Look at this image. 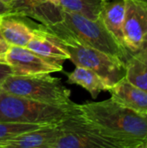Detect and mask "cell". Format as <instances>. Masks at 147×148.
<instances>
[{
	"label": "cell",
	"instance_id": "cell-1",
	"mask_svg": "<svg viewBox=\"0 0 147 148\" xmlns=\"http://www.w3.org/2000/svg\"><path fill=\"white\" fill-rule=\"evenodd\" d=\"M81 116L113 148H143L147 141V117L140 116L112 98L80 104Z\"/></svg>",
	"mask_w": 147,
	"mask_h": 148
},
{
	"label": "cell",
	"instance_id": "cell-2",
	"mask_svg": "<svg viewBox=\"0 0 147 148\" xmlns=\"http://www.w3.org/2000/svg\"><path fill=\"white\" fill-rule=\"evenodd\" d=\"M42 26L58 39H72L82 45L118 56L125 62L130 56L107 30L101 16L91 20L78 13L62 10V20L60 23Z\"/></svg>",
	"mask_w": 147,
	"mask_h": 148
},
{
	"label": "cell",
	"instance_id": "cell-3",
	"mask_svg": "<svg viewBox=\"0 0 147 148\" xmlns=\"http://www.w3.org/2000/svg\"><path fill=\"white\" fill-rule=\"evenodd\" d=\"M80 113V104L75 102L50 104L13 95L0 89V121L58 125Z\"/></svg>",
	"mask_w": 147,
	"mask_h": 148
},
{
	"label": "cell",
	"instance_id": "cell-4",
	"mask_svg": "<svg viewBox=\"0 0 147 148\" xmlns=\"http://www.w3.org/2000/svg\"><path fill=\"white\" fill-rule=\"evenodd\" d=\"M0 89L13 95L25 97L42 102L65 105L72 103L71 91L66 88L60 78L49 74L33 75H10Z\"/></svg>",
	"mask_w": 147,
	"mask_h": 148
},
{
	"label": "cell",
	"instance_id": "cell-5",
	"mask_svg": "<svg viewBox=\"0 0 147 148\" xmlns=\"http://www.w3.org/2000/svg\"><path fill=\"white\" fill-rule=\"evenodd\" d=\"M59 40L68 52L69 60L76 66L94 70L112 86L125 77L126 62L121 58L82 45L69 38Z\"/></svg>",
	"mask_w": 147,
	"mask_h": 148
},
{
	"label": "cell",
	"instance_id": "cell-6",
	"mask_svg": "<svg viewBox=\"0 0 147 148\" xmlns=\"http://www.w3.org/2000/svg\"><path fill=\"white\" fill-rule=\"evenodd\" d=\"M4 59L11 66L16 75L51 74L62 70L59 62L42 57L26 47L10 46Z\"/></svg>",
	"mask_w": 147,
	"mask_h": 148
},
{
	"label": "cell",
	"instance_id": "cell-7",
	"mask_svg": "<svg viewBox=\"0 0 147 148\" xmlns=\"http://www.w3.org/2000/svg\"><path fill=\"white\" fill-rule=\"evenodd\" d=\"M123 34L127 52L130 55L137 52L147 34V3L138 0H125Z\"/></svg>",
	"mask_w": 147,
	"mask_h": 148
},
{
	"label": "cell",
	"instance_id": "cell-8",
	"mask_svg": "<svg viewBox=\"0 0 147 148\" xmlns=\"http://www.w3.org/2000/svg\"><path fill=\"white\" fill-rule=\"evenodd\" d=\"M10 13L34 18L44 26L55 24L62 20L61 6L45 0H15Z\"/></svg>",
	"mask_w": 147,
	"mask_h": 148
},
{
	"label": "cell",
	"instance_id": "cell-9",
	"mask_svg": "<svg viewBox=\"0 0 147 148\" xmlns=\"http://www.w3.org/2000/svg\"><path fill=\"white\" fill-rule=\"evenodd\" d=\"M111 98L117 103L140 116L147 117V92L133 85L125 77L108 90Z\"/></svg>",
	"mask_w": 147,
	"mask_h": 148
},
{
	"label": "cell",
	"instance_id": "cell-10",
	"mask_svg": "<svg viewBox=\"0 0 147 148\" xmlns=\"http://www.w3.org/2000/svg\"><path fill=\"white\" fill-rule=\"evenodd\" d=\"M62 134L61 123L44 126L1 143L0 148H49Z\"/></svg>",
	"mask_w": 147,
	"mask_h": 148
},
{
	"label": "cell",
	"instance_id": "cell-11",
	"mask_svg": "<svg viewBox=\"0 0 147 148\" xmlns=\"http://www.w3.org/2000/svg\"><path fill=\"white\" fill-rule=\"evenodd\" d=\"M36 28L31 27L23 16L12 13L0 16V32L10 46L27 47L29 42L35 36Z\"/></svg>",
	"mask_w": 147,
	"mask_h": 148
},
{
	"label": "cell",
	"instance_id": "cell-12",
	"mask_svg": "<svg viewBox=\"0 0 147 148\" xmlns=\"http://www.w3.org/2000/svg\"><path fill=\"white\" fill-rule=\"evenodd\" d=\"M26 48L42 57L57 62L69 60L70 57L60 40L46 30L42 24L37 25L36 35L29 42Z\"/></svg>",
	"mask_w": 147,
	"mask_h": 148
},
{
	"label": "cell",
	"instance_id": "cell-13",
	"mask_svg": "<svg viewBox=\"0 0 147 148\" xmlns=\"http://www.w3.org/2000/svg\"><path fill=\"white\" fill-rule=\"evenodd\" d=\"M101 18L107 30L120 45L126 49L123 34L125 0H107L101 13Z\"/></svg>",
	"mask_w": 147,
	"mask_h": 148
},
{
	"label": "cell",
	"instance_id": "cell-14",
	"mask_svg": "<svg viewBox=\"0 0 147 148\" xmlns=\"http://www.w3.org/2000/svg\"><path fill=\"white\" fill-rule=\"evenodd\" d=\"M66 75L68 83L80 85L88 90L94 99L97 98L101 91H108L112 87L107 80L88 68L76 66L73 72Z\"/></svg>",
	"mask_w": 147,
	"mask_h": 148
},
{
	"label": "cell",
	"instance_id": "cell-15",
	"mask_svg": "<svg viewBox=\"0 0 147 148\" xmlns=\"http://www.w3.org/2000/svg\"><path fill=\"white\" fill-rule=\"evenodd\" d=\"M125 78L147 92V54L139 50L128 56L126 60Z\"/></svg>",
	"mask_w": 147,
	"mask_h": 148
},
{
	"label": "cell",
	"instance_id": "cell-16",
	"mask_svg": "<svg viewBox=\"0 0 147 148\" xmlns=\"http://www.w3.org/2000/svg\"><path fill=\"white\" fill-rule=\"evenodd\" d=\"M107 0H60L63 10L78 13L91 20L101 16L105 3Z\"/></svg>",
	"mask_w": 147,
	"mask_h": 148
},
{
	"label": "cell",
	"instance_id": "cell-17",
	"mask_svg": "<svg viewBox=\"0 0 147 148\" xmlns=\"http://www.w3.org/2000/svg\"><path fill=\"white\" fill-rule=\"evenodd\" d=\"M42 127L44 126L16 121H0V144Z\"/></svg>",
	"mask_w": 147,
	"mask_h": 148
},
{
	"label": "cell",
	"instance_id": "cell-18",
	"mask_svg": "<svg viewBox=\"0 0 147 148\" xmlns=\"http://www.w3.org/2000/svg\"><path fill=\"white\" fill-rule=\"evenodd\" d=\"M11 75H14L11 66L5 61L4 58H0V87Z\"/></svg>",
	"mask_w": 147,
	"mask_h": 148
},
{
	"label": "cell",
	"instance_id": "cell-19",
	"mask_svg": "<svg viewBox=\"0 0 147 148\" xmlns=\"http://www.w3.org/2000/svg\"><path fill=\"white\" fill-rule=\"evenodd\" d=\"M10 45L6 42V41L3 39L1 32H0V58H4V55L9 49Z\"/></svg>",
	"mask_w": 147,
	"mask_h": 148
},
{
	"label": "cell",
	"instance_id": "cell-20",
	"mask_svg": "<svg viewBox=\"0 0 147 148\" xmlns=\"http://www.w3.org/2000/svg\"><path fill=\"white\" fill-rule=\"evenodd\" d=\"M10 7L0 1V16L10 13Z\"/></svg>",
	"mask_w": 147,
	"mask_h": 148
},
{
	"label": "cell",
	"instance_id": "cell-21",
	"mask_svg": "<svg viewBox=\"0 0 147 148\" xmlns=\"http://www.w3.org/2000/svg\"><path fill=\"white\" fill-rule=\"evenodd\" d=\"M139 50L147 54V34L146 36L144 37V39H143V41H142V42H141V45H140V48H139ZM139 50H138V51H139Z\"/></svg>",
	"mask_w": 147,
	"mask_h": 148
},
{
	"label": "cell",
	"instance_id": "cell-22",
	"mask_svg": "<svg viewBox=\"0 0 147 148\" xmlns=\"http://www.w3.org/2000/svg\"><path fill=\"white\" fill-rule=\"evenodd\" d=\"M1 2H3V3H5L6 5H8V6H11L12 4H13V3L15 2V0H0Z\"/></svg>",
	"mask_w": 147,
	"mask_h": 148
},
{
	"label": "cell",
	"instance_id": "cell-23",
	"mask_svg": "<svg viewBox=\"0 0 147 148\" xmlns=\"http://www.w3.org/2000/svg\"><path fill=\"white\" fill-rule=\"evenodd\" d=\"M47 2H49L55 5H57V6H60V0H45Z\"/></svg>",
	"mask_w": 147,
	"mask_h": 148
},
{
	"label": "cell",
	"instance_id": "cell-24",
	"mask_svg": "<svg viewBox=\"0 0 147 148\" xmlns=\"http://www.w3.org/2000/svg\"><path fill=\"white\" fill-rule=\"evenodd\" d=\"M143 148H147V141L144 144V146H143Z\"/></svg>",
	"mask_w": 147,
	"mask_h": 148
},
{
	"label": "cell",
	"instance_id": "cell-25",
	"mask_svg": "<svg viewBox=\"0 0 147 148\" xmlns=\"http://www.w3.org/2000/svg\"><path fill=\"white\" fill-rule=\"evenodd\" d=\"M138 1H140V2H144V3H147V0H138Z\"/></svg>",
	"mask_w": 147,
	"mask_h": 148
}]
</instances>
